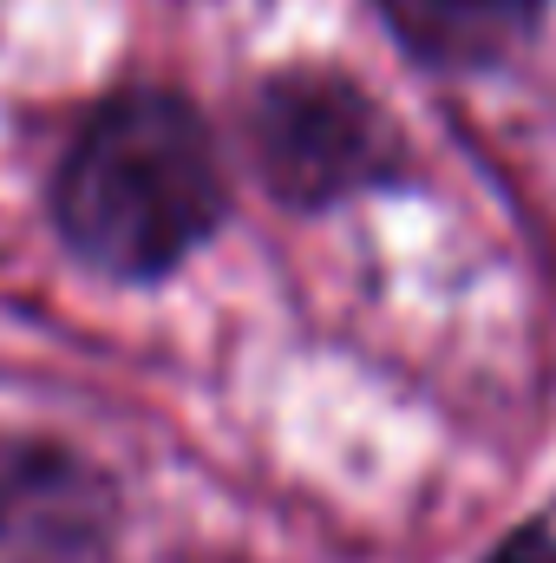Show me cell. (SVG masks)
Segmentation results:
<instances>
[{
	"label": "cell",
	"instance_id": "obj_1",
	"mask_svg": "<svg viewBox=\"0 0 556 563\" xmlns=\"http://www.w3.org/2000/svg\"><path fill=\"white\" fill-rule=\"evenodd\" d=\"M223 157L210 125L177 92L105 99L59 164L53 217L79 263L119 282L170 276L223 223Z\"/></svg>",
	"mask_w": 556,
	"mask_h": 563
},
{
	"label": "cell",
	"instance_id": "obj_2",
	"mask_svg": "<svg viewBox=\"0 0 556 563\" xmlns=\"http://www.w3.org/2000/svg\"><path fill=\"white\" fill-rule=\"evenodd\" d=\"M249 151H256L263 184L294 210L347 203L407 170L393 119L354 79L321 73V66L263 79L249 106Z\"/></svg>",
	"mask_w": 556,
	"mask_h": 563
},
{
	"label": "cell",
	"instance_id": "obj_3",
	"mask_svg": "<svg viewBox=\"0 0 556 563\" xmlns=\"http://www.w3.org/2000/svg\"><path fill=\"white\" fill-rule=\"evenodd\" d=\"M112 525V492L86 459L13 445L0 452V558L7 563H73Z\"/></svg>",
	"mask_w": 556,
	"mask_h": 563
},
{
	"label": "cell",
	"instance_id": "obj_4",
	"mask_svg": "<svg viewBox=\"0 0 556 563\" xmlns=\"http://www.w3.org/2000/svg\"><path fill=\"white\" fill-rule=\"evenodd\" d=\"M407 53L445 73H478L537 40L551 0H380Z\"/></svg>",
	"mask_w": 556,
	"mask_h": 563
},
{
	"label": "cell",
	"instance_id": "obj_5",
	"mask_svg": "<svg viewBox=\"0 0 556 563\" xmlns=\"http://www.w3.org/2000/svg\"><path fill=\"white\" fill-rule=\"evenodd\" d=\"M485 563H556V525H518Z\"/></svg>",
	"mask_w": 556,
	"mask_h": 563
}]
</instances>
